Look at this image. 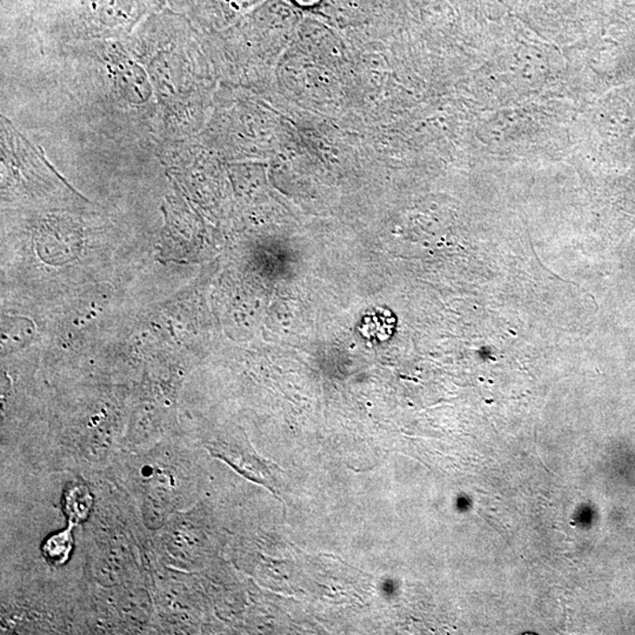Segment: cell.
<instances>
[{
  "instance_id": "6da1fadb",
  "label": "cell",
  "mask_w": 635,
  "mask_h": 635,
  "mask_svg": "<svg viewBox=\"0 0 635 635\" xmlns=\"http://www.w3.org/2000/svg\"><path fill=\"white\" fill-rule=\"evenodd\" d=\"M91 496L85 487H73L65 496V509L72 524L87 518L91 508Z\"/></svg>"
},
{
  "instance_id": "7a4b0ae2",
  "label": "cell",
  "mask_w": 635,
  "mask_h": 635,
  "mask_svg": "<svg viewBox=\"0 0 635 635\" xmlns=\"http://www.w3.org/2000/svg\"><path fill=\"white\" fill-rule=\"evenodd\" d=\"M71 529L51 537L44 545V555L53 563H62L68 559L72 549Z\"/></svg>"
}]
</instances>
